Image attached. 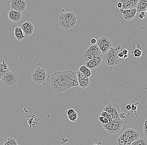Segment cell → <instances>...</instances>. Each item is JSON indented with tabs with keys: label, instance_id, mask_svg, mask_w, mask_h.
Here are the masks:
<instances>
[{
	"label": "cell",
	"instance_id": "cell-1",
	"mask_svg": "<svg viewBox=\"0 0 147 145\" xmlns=\"http://www.w3.org/2000/svg\"><path fill=\"white\" fill-rule=\"evenodd\" d=\"M50 84L52 90L57 94L78 86L77 73L70 70L55 72L51 75Z\"/></svg>",
	"mask_w": 147,
	"mask_h": 145
},
{
	"label": "cell",
	"instance_id": "cell-2",
	"mask_svg": "<svg viewBox=\"0 0 147 145\" xmlns=\"http://www.w3.org/2000/svg\"><path fill=\"white\" fill-rule=\"evenodd\" d=\"M118 52V50L112 48L110 50L102 54V59L107 65L109 67H115L120 63L122 59L117 56Z\"/></svg>",
	"mask_w": 147,
	"mask_h": 145
},
{
	"label": "cell",
	"instance_id": "cell-3",
	"mask_svg": "<svg viewBox=\"0 0 147 145\" xmlns=\"http://www.w3.org/2000/svg\"><path fill=\"white\" fill-rule=\"evenodd\" d=\"M124 122L125 121L123 119L120 118L109 122L107 124H102V126L108 133L114 135L118 133L120 131Z\"/></svg>",
	"mask_w": 147,
	"mask_h": 145
},
{
	"label": "cell",
	"instance_id": "cell-4",
	"mask_svg": "<svg viewBox=\"0 0 147 145\" xmlns=\"http://www.w3.org/2000/svg\"><path fill=\"white\" fill-rule=\"evenodd\" d=\"M139 133L133 129H127L117 138L118 140L126 144H130L131 142L139 138Z\"/></svg>",
	"mask_w": 147,
	"mask_h": 145
},
{
	"label": "cell",
	"instance_id": "cell-5",
	"mask_svg": "<svg viewBox=\"0 0 147 145\" xmlns=\"http://www.w3.org/2000/svg\"><path fill=\"white\" fill-rule=\"evenodd\" d=\"M102 54L99 47L96 44L89 46L86 49L83 54V58L85 62H87Z\"/></svg>",
	"mask_w": 147,
	"mask_h": 145
},
{
	"label": "cell",
	"instance_id": "cell-6",
	"mask_svg": "<svg viewBox=\"0 0 147 145\" xmlns=\"http://www.w3.org/2000/svg\"><path fill=\"white\" fill-rule=\"evenodd\" d=\"M0 80L5 86H12L18 83L19 76L18 73L14 71H9L1 78Z\"/></svg>",
	"mask_w": 147,
	"mask_h": 145
},
{
	"label": "cell",
	"instance_id": "cell-7",
	"mask_svg": "<svg viewBox=\"0 0 147 145\" xmlns=\"http://www.w3.org/2000/svg\"><path fill=\"white\" fill-rule=\"evenodd\" d=\"M47 72L45 69L38 67L32 75V80L38 85L45 84L47 80Z\"/></svg>",
	"mask_w": 147,
	"mask_h": 145
},
{
	"label": "cell",
	"instance_id": "cell-8",
	"mask_svg": "<svg viewBox=\"0 0 147 145\" xmlns=\"http://www.w3.org/2000/svg\"><path fill=\"white\" fill-rule=\"evenodd\" d=\"M96 44L99 47L102 54L110 50L113 46V42L111 39L106 36L101 37L96 40Z\"/></svg>",
	"mask_w": 147,
	"mask_h": 145
},
{
	"label": "cell",
	"instance_id": "cell-9",
	"mask_svg": "<svg viewBox=\"0 0 147 145\" xmlns=\"http://www.w3.org/2000/svg\"><path fill=\"white\" fill-rule=\"evenodd\" d=\"M103 111L108 112L112 115L113 120L120 119L121 109L119 105L115 103H110L106 105L103 109Z\"/></svg>",
	"mask_w": 147,
	"mask_h": 145
},
{
	"label": "cell",
	"instance_id": "cell-10",
	"mask_svg": "<svg viewBox=\"0 0 147 145\" xmlns=\"http://www.w3.org/2000/svg\"><path fill=\"white\" fill-rule=\"evenodd\" d=\"M10 1L11 10L22 12L26 9L27 2L25 0H10Z\"/></svg>",
	"mask_w": 147,
	"mask_h": 145
},
{
	"label": "cell",
	"instance_id": "cell-11",
	"mask_svg": "<svg viewBox=\"0 0 147 145\" xmlns=\"http://www.w3.org/2000/svg\"><path fill=\"white\" fill-rule=\"evenodd\" d=\"M76 73H77V79H78L79 86L82 89H84L88 87L90 83L89 78L84 75L79 70L77 71Z\"/></svg>",
	"mask_w": 147,
	"mask_h": 145
},
{
	"label": "cell",
	"instance_id": "cell-12",
	"mask_svg": "<svg viewBox=\"0 0 147 145\" xmlns=\"http://www.w3.org/2000/svg\"><path fill=\"white\" fill-rule=\"evenodd\" d=\"M102 54L86 62L85 65L90 70H93L100 66L102 62Z\"/></svg>",
	"mask_w": 147,
	"mask_h": 145
},
{
	"label": "cell",
	"instance_id": "cell-13",
	"mask_svg": "<svg viewBox=\"0 0 147 145\" xmlns=\"http://www.w3.org/2000/svg\"><path fill=\"white\" fill-rule=\"evenodd\" d=\"M139 0H120V2L122 3L123 6L122 8L119 9L121 11L124 10H127L136 8Z\"/></svg>",
	"mask_w": 147,
	"mask_h": 145
},
{
	"label": "cell",
	"instance_id": "cell-14",
	"mask_svg": "<svg viewBox=\"0 0 147 145\" xmlns=\"http://www.w3.org/2000/svg\"><path fill=\"white\" fill-rule=\"evenodd\" d=\"M77 21L66 20L59 17V24L61 27L65 30H68L72 28L77 24Z\"/></svg>",
	"mask_w": 147,
	"mask_h": 145
},
{
	"label": "cell",
	"instance_id": "cell-15",
	"mask_svg": "<svg viewBox=\"0 0 147 145\" xmlns=\"http://www.w3.org/2000/svg\"><path fill=\"white\" fill-rule=\"evenodd\" d=\"M21 28L26 36L31 35L34 32V27L33 24L29 21H27L22 24Z\"/></svg>",
	"mask_w": 147,
	"mask_h": 145
},
{
	"label": "cell",
	"instance_id": "cell-16",
	"mask_svg": "<svg viewBox=\"0 0 147 145\" xmlns=\"http://www.w3.org/2000/svg\"><path fill=\"white\" fill-rule=\"evenodd\" d=\"M22 14V13L15 10H10L8 12L9 19L13 22L17 23L21 21Z\"/></svg>",
	"mask_w": 147,
	"mask_h": 145
},
{
	"label": "cell",
	"instance_id": "cell-17",
	"mask_svg": "<svg viewBox=\"0 0 147 145\" xmlns=\"http://www.w3.org/2000/svg\"><path fill=\"white\" fill-rule=\"evenodd\" d=\"M124 19L127 21H130L135 18L137 13V9H134L124 10L121 12Z\"/></svg>",
	"mask_w": 147,
	"mask_h": 145
},
{
	"label": "cell",
	"instance_id": "cell-18",
	"mask_svg": "<svg viewBox=\"0 0 147 145\" xmlns=\"http://www.w3.org/2000/svg\"><path fill=\"white\" fill-rule=\"evenodd\" d=\"M59 17L66 19V20H70V21H77L78 17L73 12H65L61 14Z\"/></svg>",
	"mask_w": 147,
	"mask_h": 145
},
{
	"label": "cell",
	"instance_id": "cell-19",
	"mask_svg": "<svg viewBox=\"0 0 147 145\" xmlns=\"http://www.w3.org/2000/svg\"><path fill=\"white\" fill-rule=\"evenodd\" d=\"M136 9H137V12L139 13L142 12H147V0H139Z\"/></svg>",
	"mask_w": 147,
	"mask_h": 145
},
{
	"label": "cell",
	"instance_id": "cell-20",
	"mask_svg": "<svg viewBox=\"0 0 147 145\" xmlns=\"http://www.w3.org/2000/svg\"><path fill=\"white\" fill-rule=\"evenodd\" d=\"M9 65L3 61L2 62L0 63V79L5 74L9 71Z\"/></svg>",
	"mask_w": 147,
	"mask_h": 145
},
{
	"label": "cell",
	"instance_id": "cell-21",
	"mask_svg": "<svg viewBox=\"0 0 147 145\" xmlns=\"http://www.w3.org/2000/svg\"><path fill=\"white\" fill-rule=\"evenodd\" d=\"M14 35L16 39L18 40H22L25 37L21 28L18 27H16L15 28Z\"/></svg>",
	"mask_w": 147,
	"mask_h": 145
},
{
	"label": "cell",
	"instance_id": "cell-22",
	"mask_svg": "<svg viewBox=\"0 0 147 145\" xmlns=\"http://www.w3.org/2000/svg\"><path fill=\"white\" fill-rule=\"evenodd\" d=\"M79 71L87 77L89 78L91 76L92 72L91 70L86 67L85 65H81L79 68Z\"/></svg>",
	"mask_w": 147,
	"mask_h": 145
},
{
	"label": "cell",
	"instance_id": "cell-23",
	"mask_svg": "<svg viewBox=\"0 0 147 145\" xmlns=\"http://www.w3.org/2000/svg\"><path fill=\"white\" fill-rule=\"evenodd\" d=\"M1 145H18L17 141L14 138L9 137L2 143Z\"/></svg>",
	"mask_w": 147,
	"mask_h": 145
},
{
	"label": "cell",
	"instance_id": "cell-24",
	"mask_svg": "<svg viewBox=\"0 0 147 145\" xmlns=\"http://www.w3.org/2000/svg\"><path fill=\"white\" fill-rule=\"evenodd\" d=\"M130 145H147L146 141L142 138H138L131 142Z\"/></svg>",
	"mask_w": 147,
	"mask_h": 145
},
{
	"label": "cell",
	"instance_id": "cell-25",
	"mask_svg": "<svg viewBox=\"0 0 147 145\" xmlns=\"http://www.w3.org/2000/svg\"><path fill=\"white\" fill-rule=\"evenodd\" d=\"M100 116H102V117H105V118L108 119L109 122H111L113 121L114 120H113V118H112V115L110 113L107 112L105 111H103L101 112Z\"/></svg>",
	"mask_w": 147,
	"mask_h": 145
},
{
	"label": "cell",
	"instance_id": "cell-26",
	"mask_svg": "<svg viewBox=\"0 0 147 145\" xmlns=\"http://www.w3.org/2000/svg\"><path fill=\"white\" fill-rule=\"evenodd\" d=\"M131 54L134 57L139 58V57H141L142 55V52L141 50L139 49H136L132 51Z\"/></svg>",
	"mask_w": 147,
	"mask_h": 145
},
{
	"label": "cell",
	"instance_id": "cell-27",
	"mask_svg": "<svg viewBox=\"0 0 147 145\" xmlns=\"http://www.w3.org/2000/svg\"><path fill=\"white\" fill-rule=\"evenodd\" d=\"M68 118L69 120L71 121L75 122L78 118V113L77 112H75L73 114L69 115V116H68Z\"/></svg>",
	"mask_w": 147,
	"mask_h": 145
},
{
	"label": "cell",
	"instance_id": "cell-28",
	"mask_svg": "<svg viewBox=\"0 0 147 145\" xmlns=\"http://www.w3.org/2000/svg\"><path fill=\"white\" fill-rule=\"evenodd\" d=\"M98 119H99V120L102 123V124H107L108 123H109L108 119L105 118V117H102V116H99Z\"/></svg>",
	"mask_w": 147,
	"mask_h": 145
},
{
	"label": "cell",
	"instance_id": "cell-29",
	"mask_svg": "<svg viewBox=\"0 0 147 145\" xmlns=\"http://www.w3.org/2000/svg\"><path fill=\"white\" fill-rule=\"evenodd\" d=\"M147 121H146L143 125V131H144V135L146 138H147Z\"/></svg>",
	"mask_w": 147,
	"mask_h": 145
},
{
	"label": "cell",
	"instance_id": "cell-30",
	"mask_svg": "<svg viewBox=\"0 0 147 145\" xmlns=\"http://www.w3.org/2000/svg\"><path fill=\"white\" fill-rule=\"evenodd\" d=\"M76 112L73 109H69L66 112H67V116H69V115H71V114H73Z\"/></svg>",
	"mask_w": 147,
	"mask_h": 145
},
{
	"label": "cell",
	"instance_id": "cell-31",
	"mask_svg": "<svg viewBox=\"0 0 147 145\" xmlns=\"http://www.w3.org/2000/svg\"><path fill=\"white\" fill-rule=\"evenodd\" d=\"M146 16V14H145V12H140L139 14V16L140 19H143V18H145Z\"/></svg>",
	"mask_w": 147,
	"mask_h": 145
},
{
	"label": "cell",
	"instance_id": "cell-32",
	"mask_svg": "<svg viewBox=\"0 0 147 145\" xmlns=\"http://www.w3.org/2000/svg\"><path fill=\"white\" fill-rule=\"evenodd\" d=\"M137 104H135L134 103H133L132 105H131V110L133 112H136L137 109V107L136 105Z\"/></svg>",
	"mask_w": 147,
	"mask_h": 145
},
{
	"label": "cell",
	"instance_id": "cell-33",
	"mask_svg": "<svg viewBox=\"0 0 147 145\" xmlns=\"http://www.w3.org/2000/svg\"><path fill=\"white\" fill-rule=\"evenodd\" d=\"M124 54H123L122 52H118L117 53V56L119 57L120 59H122L123 57Z\"/></svg>",
	"mask_w": 147,
	"mask_h": 145
},
{
	"label": "cell",
	"instance_id": "cell-34",
	"mask_svg": "<svg viewBox=\"0 0 147 145\" xmlns=\"http://www.w3.org/2000/svg\"><path fill=\"white\" fill-rule=\"evenodd\" d=\"M131 110V105L130 104H127L125 106V110H126L129 111Z\"/></svg>",
	"mask_w": 147,
	"mask_h": 145
},
{
	"label": "cell",
	"instance_id": "cell-35",
	"mask_svg": "<svg viewBox=\"0 0 147 145\" xmlns=\"http://www.w3.org/2000/svg\"><path fill=\"white\" fill-rule=\"evenodd\" d=\"M90 42L92 45H94V44H96V39L95 38L92 39L90 40Z\"/></svg>",
	"mask_w": 147,
	"mask_h": 145
},
{
	"label": "cell",
	"instance_id": "cell-36",
	"mask_svg": "<svg viewBox=\"0 0 147 145\" xmlns=\"http://www.w3.org/2000/svg\"><path fill=\"white\" fill-rule=\"evenodd\" d=\"M117 8H119V9H121L122 6H123L122 3L120 2L119 1V2H118L117 4Z\"/></svg>",
	"mask_w": 147,
	"mask_h": 145
},
{
	"label": "cell",
	"instance_id": "cell-37",
	"mask_svg": "<svg viewBox=\"0 0 147 145\" xmlns=\"http://www.w3.org/2000/svg\"><path fill=\"white\" fill-rule=\"evenodd\" d=\"M122 52L124 55H126V54H128V51L126 48L124 49Z\"/></svg>",
	"mask_w": 147,
	"mask_h": 145
},
{
	"label": "cell",
	"instance_id": "cell-38",
	"mask_svg": "<svg viewBox=\"0 0 147 145\" xmlns=\"http://www.w3.org/2000/svg\"><path fill=\"white\" fill-rule=\"evenodd\" d=\"M123 58L124 59H127V58H128V55L127 54H126V55H124L123 57Z\"/></svg>",
	"mask_w": 147,
	"mask_h": 145
},
{
	"label": "cell",
	"instance_id": "cell-39",
	"mask_svg": "<svg viewBox=\"0 0 147 145\" xmlns=\"http://www.w3.org/2000/svg\"><path fill=\"white\" fill-rule=\"evenodd\" d=\"M96 145V144H94V145Z\"/></svg>",
	"mask_w": 147,
	"mask_h": 145
}]
</instances>
